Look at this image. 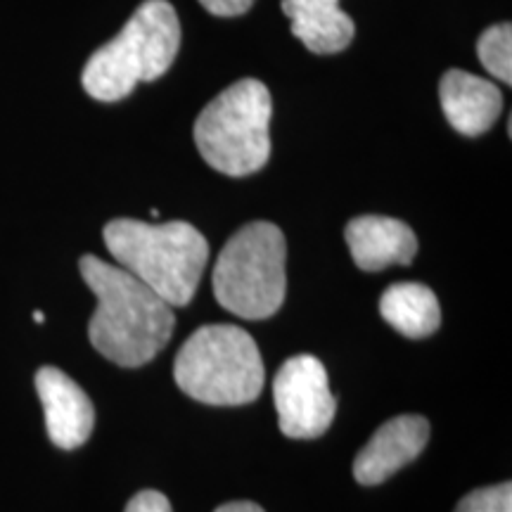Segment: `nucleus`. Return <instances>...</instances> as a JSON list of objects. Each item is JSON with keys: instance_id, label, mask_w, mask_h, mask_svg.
<instances>
[{"instance_id": "obj_6", "label": "nucleus", "mask_w": 512, "mask_h": 512, "mask_svg": "<svg viewBox=\"0 0 512 512\" xmlns=\"http://www.w3.org/2000/svg\"><path fill=\"white\" fill-rule=\"evenodd\" d=\"M287 242L268 221L247 223L226 242L214 266V297L245 320H266L280 311L287 292Z\"/></svg>"}, {"instance_id": "obj_8", "label": "nucleus", "mask_w": 512, "mask_h": 512, "mask_svg": "<svg viewBox=\"0 0 512 512\" xmlns=\"http://www.w3.org/2000/svg\"><path fill=\"white\" fill-rule=\"evenodd\" d=\"M36 392L46 411L48 437L57 448L74 451L91 439L95 408L72 377L60 368H41L36 373Z\"/></svg>"}, {"instance_id": "obj_7", "label": "nucleus", "mask_w": 512, "mask_h": 512, "mask_svg": "<svg viewBox=\"0 0 512 512\" xmlns=\"http://www.w3.org/2000/svg\"><path fill=\"white\" fill-rule=\"evenodd\" d=\"M273 403L280 432L290 439L323 437L337 413L328 370L316 356L306 354L287 358L275 373Z\"/></svg>"}, {"instance_id": "obj_13", "label": "nucleus", "mask_w": 512, "mask_h": 512, "mask_svg": "<svg viewBox=\"0 0 512 512\" xmlns=\"http://www.w3.org/2000/svg\"><path fill=\"white\" fill-rule=\"evenodd\" d=\"M380 313L396 332L408 339H425L441 325L437 297L427 285L396 283L380 299Z\"/></svg>"}, {"instance_id": "obj_9", "label": "nucleus", "mask_w": 512, "mask_h": 512, "mask_svg": "<svg viewBox=\"0 0 512 512\" xmlns=\"http://www.w3.org/2000/svg\"><path fill=\"white\" fill-rule=\"evenodd\" d=\"M430 441V422L422 415H399L377 430L354 460V477L363 486H377L413 463Z\"/></svg>"}, {"instance_id": "obj_11", "label": "nucleus", "mask_w": 512, "mask_h": 512, "mask_svg": "<svg viewBox=\"0 0 512 512\" xmlns=\"http://www.w3.org/2000/svg\"><path fill=\"white\" fill-rule=\"evenodd\" d=\"M347 245L361 271L408 266L418 254V238L406 223L389 216H358L347 223Z\"/></svg>"}, {"instance_id": "obj_19", "label": "nucleus", "mask_w": 512, "mask_h": 512, "mask_svg": "<svg viewBox=\"0 0 512 512\" xmlns=\"http://www.w3.org/2000/svg\"><path fill=\"white\" fill-rule=\"evenodd\" d=\"M34 318H36V323H43V320H46V316H43L41 311H36V313H34Z\"/></svg>"}, {"instance_id": "obj_16", "label": "nucleus", "mask_w": 512, "mask_h": 512, "mask_svg": "<svg viewBox=\"0 0 512 512\" xmlns=\"http://www.w3.org/2000/svg\"><path fill=\"white\" fill-rule=\"evenodd\" d=\"M124 512H174V510H171L169 498L164 494L145 489V491H138V494L128 501Z\"/></svg>"}, {"instance_id": "obj_17", "label": "nucleus", "mask_w": 512, "mask_h": 512, "mask_svg": "<svg viewBox=\"0 0 512 512\" xmlns=\"http://www.w3.org/2000/svg\"><path fill=\"white\" fill-rule=\"evenodd\" d=\"M256 0H200V5L216 17H240L252 10Z\"/></svg>"}, {"instance_id": "obj_12", "label": "nucleus", "mask_w": 512, "mask_h": 512, "mask_svg": "<svg viewBox=\"0 0 512 512\" xmlns=\"http://www.w3.org/2000/svg\"><path fill=\"white\" fill-rule=\"evenodd\" d=\"M283 12L290 19L292 34L311 53L332 55L349 48L356 27L339 0H283Z\"/></svg>"}, {"instance_id": "obj_5", "label": "nucleus", "mask_w": 512, "mask_h": 512, "mask_svg": "<svg viewBox=\"0 0 512 512\" xmlns=\"http://www.w3.org/2000/svg\"><path fill=\"white\" fill-rule=\"evenodd\" d=\"M271 93L261 81L242 79L216 95L195 121L204 162L226 176L261 171L271 157Z\"/></svg>"}, {"instance_id": "obj_15", "label": "nucleus", "mask_w": 512, "mask_h": 512, "mask_svg": "<svg viewBox=\"0 0 512 512\" xmlns=\"http://www.w3.org/2000/svg\"><path fill=\"white\" fill-rule=\"evenodd\" d=\"M456 512H512V484L503 482L470 491L458 503Z\"/></svg>"}, {"instance_id": "obj_14", "label": "nucleus", "mask_w": 512, "mask_h": 512, "mask_svg": "<svg viewBox=\"0 0 512 512\" xmlns=\"http://www.w3.org/2000/svg\"><path fill=\"white\" fill-rule=\"evenodd\" d=\"M477 55L482 67L498 81L512 83V27L508 22L494 24L479 36Z\"/></svg>"}, {"instance_id": "obj_1", "label": "nucleus", "mask_w": 512, "mask_h": 512, "mask_svg": "<svg viewBox=\"0 0 512 512\" xmlns=\"http://www.w3.org/2000/svg\"><path fill=\"white\" fill-rule=\"evenodd\" d=\"M79 271L98 297V309L88 323L95 351L121 368L150 363L174 335V309L136 275L98 256H81Z\"/></svg>"}, {"instance_id": "obj_2", "label": "nucleus", "mask_w": 512, "mask_h": 512, "mask_svg": "<svg viewBox=\"0 0 512 512\" xmlns=\"http://www.w3.org/2000/svg\"><path fill=\"white\" fill-rule=\"evenodd\" d=\"M102 238L117 264L171 309L192 302L209 261V245L195 226L185 221L114 219L102 230Z\"/></svg>"}, {"instance_id": "obj_3", "label": "nucleus", "mask_w": 512, "mask_h": 512, "mask_svg": "<svg viewBox=\"0 0 512 512\" xmlns=\"http://www.w3.org/2000/svg\"><path fill=\"white\" fill-rule=\"evenodd\" d=\"M181 48L176 8L166 0H145L126 27L107 46L95 50L83 67L81 83L91 98L117 102L131 95L140 81L166 74Z\"/></svg>"}, {"instance_id": "obj_18", "label": "nucleus", "mask_w": 512, "mask_h": 512, "mask_svg": "<svg viewBox=\"0 0 512 512\" xmlns=\"http://www.w3.org/2000/svg\"><path fill=\"white\" fill-rule=\"evenodd\" d=\"M214 512H264V508L252 501H233V503L221 505V508H216Z\"/></svg>"}, {"instance_id": "obj_10", "label": "nucleus", "mask_w": 512, "mask_h": 512, "mask_svg": "<svg viewBox=\"0 0 512 512\" xmlns=\"http://www.w3.org/2000/svg\"><path fill=\"white\" fill-rule=\"evenodd\" d=\"M439 98L448 124L470 138L489 131L503 110V95L498 86L460 69H451L441 76Z\"/></svg>"}, {"instance_id": "obj_4", "label": "nucleus", "mask_w": 512, "mask_h": 512, "mask_svg": "<svg viewBox=\"0 0 512 512\" xmlns=\"http://www.w3.org/2000/svg\"><path fill=\"white\" fill-rule=\"evenodd\" d=\"M181 392L209 406H245L261 394L264 361L238 325H204L185 339L174 363Z\"/></svg>"}]
</instances>
